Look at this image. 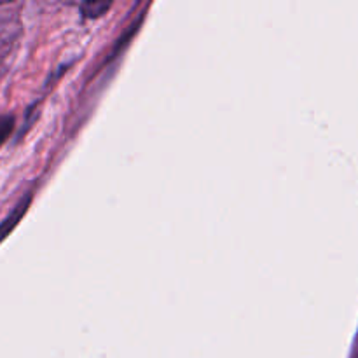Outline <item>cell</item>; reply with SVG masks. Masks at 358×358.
I'll return each mask as SVG.
<instances>
[{
  "label": "cell",
  "mask_w": 358,
  "mask_h": 358,
  "mask_svg": "<svg viewBox=\"0 0 358 358\" xmlns=\"http://www.w3.org/2000/svg\"><path fill=\"white\" fill-rule=\"evenodd\" d=\"M30 201H31L30 196H27V198L21 199V201L14 206V210H10L9 215H7L6 219L0 222V243H2V241L7 238V234H9L10 231L17 226V222L21 220V217H23L24 212H27Z\"/></svg>",
  "instance_id": "cell-1"
},
{
  "label": "cell",
  "mask_w": 358,
  "mask_h": 358,
  "mask_svg": "<svg viewBox=\"0 0 358 358\" xmlns=\"http://www.w3.org/2000/svg\"><path fill=\"white\" fill-rule=\"evenodd\" d=\"M110 7L108 2H100V0H94V2H84L80 6V10L86 17H98L105 13V10Z\"/></svg>",
  "instance_id": "cell-2"
},
{
  "label": "cell",
  "mask_w": 358,
  "mask_h": 358,
  "mask_svg": "<svg viewBox=\"0 0 358 358\" xmlns=\"http://www.w3.org/2000/svg\"><path fill=\"white\" fill-rule=\"evenodd\" d=\"M14 129V117L9 114H0V145L10 136Z\"/></svg>",
  "instance_id": "cell-3"
}]
</instances>
